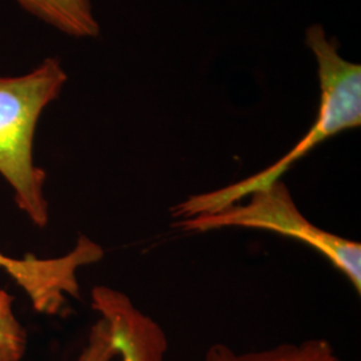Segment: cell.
<instances>
[{"mask_svg":"<svg viewBox=\"0 0 361 361\" xmlns=\"http://www.w3.org/2000/svg\"><path fill=\"white\" fill-rule=\"evenodd\" d=\"M305 43L316 56L322 90L319 113L310 131L269 168L217 190L189 195L171 207L173 217L192 219L240 204L250 194L281 180L285 173L317 145L344 130L360 126L361 66L343 59L338 54V43L326 38L320 25L308 28Z\"/></svg>","mask_w":361,"mask_h":361,"instance_id":"1","label":"cell"},{"mask_svg":"<svg viewBox=\"0 0 361 361\" xmlns=\"http://www.w3.org/2000/svg\"><path fill=\"white\" fill-rule=\"evenodd\" d=\"M67 74L56 58H46L25 75H0V176L15 202L38 228L49 224L47 174L34 161L39 118L63 90Z\"/></svg>","mask_w":361,"mask_h":361,"instance_id":"2","label":"cell"},{"mask_svg":"<svg viewBox=\"0 0 361 361\" xmlns=\"http://www.w3.org/2000/svg\"><path fill=\"white\" fill-rule=\"evenodd\" d=\"M174 228L183 232H209L221 228H247L279 233L304 243L341 271L361 292V245L320 229L305 219L283 180L249 195L246 205L235 204L217 213L180 219Z\"/></svg>","mask_w":361,"mask_h":361,"instance_id":"3","label":"cell"},{"mask_svg":"<svg viewBox=\"0 0 361 361\" xmlns=\"http://www.w3.org/2000/svg\"><path fill=\"white\" fill-rule=\"evenodd\" d=\"M102 257V246L80 235L75 247L62 257L15 258L0 253V268L26 292L37 312L55 316L65 312L70 298L79 297L78 271Z\"/></svg>","mask_w":361,"mask_h":361,"instance_id":"4","label":"cell"},{"mask_svg":"<svg viewBox=\"0 0 361 361\" xmlns=\"http://www.w3.org/2000/svg\"><path fill=\"white\" fill-rule=\"evenodd\" d=\"M91 297L92 308L111 328L122 361H165L166 334L129 297L107 286H95Z\"/></svg>","mask_w":361,"mask_h":361,"instance_id":"5","label":"cell"},{"mask_svg":"<svg viewBox=\"0 0 361 361\" xmlns=\"http://www.w3.org/2000/svg\"><path fill=\"white\" fill-rule=\"evenodd\" d=\"M40 22L73 38H97L101 32L91 0H15Z\"/></svg>","mask_w":361,"mask_h":361,"instance_id":"6","label":"cell"},{"mask_svg":"<svg viewBox=\"0 0 361 361\" xmlns=\"http://www.w3.org/2000/svg\"><path fill=\"white\" fill-rule=\"evenodd\" d=\"M204 361H344L324 338H310L298 344H280L257 352L237 353L225 344H213Z\"/></svg>","mask_w":361,"mask_h":361,"instance_id":"7","label":"cell"},{"mask_svg":"<svg viewBox=\"0 0 361 361\" xmlns=\"http://www.w3.org/2000/svg\"><path fill=\"white\" fill-rule=\"evenodd\" d=\"M27 348V334L13 312V297L0 288V361H20Z\"/></svg>","mask_w":361,"mask_h":361,"instance_id":"8","label":"cell"},{"mask_svg":"<svg viewBox=\"0 0 361 361\" xmlns=\"http://www.w3.org/2000/svg\"><path fill=\"white\" fill-rule=\"evenodd\" d=\"M118 355L116 338L104 319L92 325L87 344L75 361H111Z\"/></svg>","mask_w":361,"mask_h":361,"instance_id":"9","label":"cell"}]
</instances>
